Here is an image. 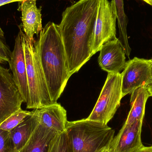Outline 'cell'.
<instances>
[{
    "mask_svg": "<svg viewBox=\"0 0 152 152\" xmlns=\"http://www.w3.org/2000/svg\"><path fill=\"white\" fill-rule=\"evenodd\" d=\"M99 0H79L62 12L58 25L70 76L90 58V43Z\"/></svg>",
    "mask_w": 152,
    "mask_h": 152,
    "instance_id": "1",
    "label": "cell"
},
{
    "mask_svg": "<svg viewBox=\"0 0 152 152\" xmlns=\"http://www.w3.org/2000/svg\"><path fill=\"white\" fill-rule=\"evenodd\" d=\"M34 47L52 102L55 103L71 77L58 25L48 22L34 42Z\"/></svg>",
    "mask_w": 152,
    "mask_h": 152,
    "instance_id": "2",
    "label": "cell"
},
{
    "mask_svg": "<svg viewBox=\"0 0 152 152\" xmlns=\"http://www.w3.org/2000/svg\"><path fill=\"white\" fill-rule=\"evenodd\" d=\"M66 132L73 152H101L110 146L115 134L108 125L87 119L68 121Z\"/></svg>",
    "mask_w": 152,
    "mask_h": 152,
    "instance_id": "3",
    "label": "cell"
},
{
    "mask_svg": "<svg viewBox=\"0 0 152 152\" xmlns=\"http://www.w3.org/2000/svg\"><path fill=\"white\" fill-rule=\"evenodd\" d=\"M24 44L29 89V100L26 108L35 109L52 104L45 78L35 52L34 42L25 34Z\"/></svg>",
    "mask_w": 152,
    "mask_h": 152,
    "instance_id": "4",
    "label": "cell"
},
{
    "mask_svg": "<svg viewBox=\"0 0 152 152\" xmlns=\"http://www.w3.org/2000/svg\"><path fill=\"white\" fill-rule=\"evenodd\" d=\"M120 73H108L99 98L87 119L107 125L120 106L122 99Z\"/></svg>",
    "mask_w": 152,
    "mask_h": 152,
    "instance_id": "5",
    "label": "cell"
},
{
    "mask_svg": "<svg viewBox=\"0 0 152 152\" xmlns=\"http://www.w3.org/2000/svg\"><path fill=\"white\" fill-rule=\"evenodd\" d=\"M117 20L114 1L99 0L94 29L90 43L91 56L99 51L105 43L117 38Z\"/></svg>",
    "mask_w": 152,
    "mask_h": 152,
    "instance_id": "6",
    "label": "cell"
},
{
    "mask_svg": "<svg viewBox=\"0 0 152 152\" xmlns=\"http://www.w3.org/2000/svg\"><path fill=\"white\" fill-rule=\"evenodd\" d=\"M122 97L142 86L152 84L150 60L135 57L126 63L121 74Z\"/></svg>",
    "mask_w": 152,
    "mask_h": 152,
    "instance_id": "7",
    "label": "cell"
},
{
    "mask_svg": "<svg viewBox=\"0 0 152 152\" xmlns=\"http://www.w3.org/2000/svg\"><path fill=\"white\" fill-rule=\"evenodd\" d=\"M24 102L12 74L0 66V125L21 109Z\"/></svg>",
    "mask_w": 152,
    "mask_h": 152,
    "instance_id": "8",
    "label": "cell"
},
{
    "mask_svg": "<svg viewBox=\"0 0 152 152\" xmlns=\"http://www.w3.org/2000/svg\"><path fill=\"white\" fill-rule=\"evenodd\" d=\"M19 32L15 38L14 49L11 53L9 61L10 69L24 102L29 100V89L27 77L26 65L24 49V33L22 24L19 26Z\"/></svg>",
    "mask_w": 152,
    "mask_h": 152,
    "instance_id": "9",
    "label": "cell"
},
{
    "mask_svg": "<svg viewBox=\"0 0 152 152\" xmlns=\"http://www.w3.org/2000/svg\"><path fill=\"white\" fill-rule=\"evenodd\" d=\"M143 120L132 125H123L111 143V152H137L144 147L141 139Z\"/></svg>",
    "mask_w": 152,
    "mask_h": 152,
    "instance_id": "10",
    "label": "cell"
},
{
    "mask_svg": "<svg viewBox=\"0 0 152 152\" xmlns=\"http://www.w3.org/2000/svg\"><path fill=\"white\" fill-rule=\"evenodd\" d=\"M98 62L102 70L111 74L120 73L126 66V53L118 38L105 43L100 49Z\"/></svg>",
    "mask_w": 152,
    "mask_h": 152,
    "instance_id": "11",
    "label": "cell"
},
{
    "mask_svg": "<svg viewBox=\"0 0 152 152\" xmlns=\"http://www.w3.org/2000/svg\"><path fill=\"white\" fill-rule=\"evenodd\" d=\"M35 110L39 124L58 133L66 131L68 121L66 111L60 104L55 103Z\"/></svg>",
    "mask_w": 152,
    "mask_h": 152,
    "instance_id": "12",
    "label": "cell"
},
{
    "mask_svg": "<svg viewBox=\"0 0 152 152\" xmlns=\"http://www.w3.org/2000/svg\"><path fill=\"white\" fill-rule=\"evenodd\" d=\"M20 2L19 10L21 11L23 31L26 36L34 42V35H38L42 29L41 8H38L35 0Z\"/></svg>",
    "mask_w": 152,
    "mask_h": 152,
    "instance_id": "13",
    "label": "cell"
},
{
    "mask_svg": "<svg viewBox=\"0 0 152 152\" xmlns=\"http://www.w3.org/2000/svg\"><path fill=\"white\" fill-rule=\"evenodd\" d=\"M57 133L39 124L19 152H48L50 144Z\"/></svg>",
    "mask_w": 152,
    "mask_h": 152,
    "instance_id": "14",
    "label": "cell"
},
{
    "mask_svg": "<svg viewBox=\"0 0 152 152\" xmlns=\"http://www.w3.org/2000/svg\"><path fill=\"white\" fill-rule=\"evenodd\" d=\"M38 124V116L35 110L34 109L30 115L10 131L12 139L18 151L29 140Z\"/></svg>",
    "mask_w": 152,
    "mask_h": 152,
    "instance_id": "15",
    "label": "cell"
},
{
    "mask_svg": "<svg viewBox=\"0 0 152 152\" xmlns=\"http://www.w3.org/2000/svg\"><path fill=\"white\" fill-rule=\"evenodd\" d=\"M150 96L146 86L138 88L132 92L130 98V110L124 124L131 125L137 121L143 119L145 105Z\"/></svg>",
    "mask_w": 152,
    "mask_h": 152,
    "instance_id": "16",
    "label": "cell"
},
{
    "mask_svg": "<svg viewBox=\"0 0 152 152\" xmlns=\"http://www.w3.org/2000/svg\"><path fill=\"white\" fill-rule=\"evenodd\" d=\"M115 3L117 12V20L119 30V41L121 42L125 53L127 56H129L131 52V49L129 45L127 34L128 18L124 11V0H113Z\"/></svg>",
    "mask_w": 152,
    "mask_h": 152,
    "instance_id": "17",
    "label": "cell"
},
{
    "mask_svg": "<svg viewBox=\"0 0 152 152\" xmlns=\"http://www.w3.org/2000/svg\"><path fill=\"white\" fill-rule=\"evenodd\" d=\"M48 152H73L70 140L66 131L57 133L50 144Z\"/></svg>",
    "mask_w": 152,
    "mask_h": 152,
    "instance_id": "18",
    "label": "cell"
},
{
    "mask_svg": "<svg viewBox=\"0 0 152 152\" xmlns=\"http://www.w3.org/2000/svg\"><path fill=\"white\" fill-rule=\"evenodd\" d=\"M31 112L22 110L21 108L19 109L0 125V129L10 132L30 115Z\"/></svg>",
    "mask_w": 152,
    "mask_h": 152,
    "instance_id": "19",
    "label": "cell"
},
{
    "mask_svg": "<svg viewBox=\"0 0 152 152\" xmlns=\"http://www.w3.org/2000/svg\"><path fill=\"white\" fill-rule=\"evenodd\" d=\"M0 152H19L15 147L10 132L1 129Z\"/></svg>",
    "mask_w": 152,
    "mask_h": 152,
    "instance_id": "20",
    "label": "cell"
},
{
    "mask_svg": "<svg viewBox=\"0 0 152 152\" xmlns=\"http://www.w3.org/2000/svg\"><path fill=\"white\" fill-rule=\"evenodd\" d=\"M10 55L9 49L0 39V64L9 63Z\"/></svg>",
    "mask_w": 152,
    "mask_h": 152,
    "instance_id": "21",
    "label": "cell"
},
{
    "mask_svg": "<svg viewBox=\"0 0 152 152\" xmlns=\"http://www.w3.org/2000/svg\"><path fill=\"white\" fill-rule=\"evenodd\" d=\"M16 2V0H0V7L9 3Z\"/></svg>",
    "mask_w": 152,
    "mask_h": 152,
    "instance_id": "22",
    "label": "cell"
},
{
    "mask_svg": "<svg viewBox=\"0 0 152 152\" xmlns=\"http://www.w3.org/2000/svg\"><path fill=\"white\" fill-rule=\"evenodd\" d=\"M137 152H152V146L150 147H143L141 150Z\"/></svg>",
    "mask_w": 152,
    "mask_h": 152,
    "instance_id": "23",
    "label": "cell"
},
{
    "mask_svg": "<svg viewBox=\"0 0 152 152\" xmlns=\"http://www.w3.org/2000/svg\"><path fill=\"white\" fill-rule=\"evenodd\" d=\"M147 90L150 94V96H152V84L147 87Z\"/></svg>",
    "mask_w": 152,
    "mask_h": 152,
    "instance_id": "24",
    "label": "cell"
},
{
    "mask_svg": "<svg viewBox=\"0 0 152 152\" xmlns=\"http://www.w3.org/2000/svg\"><path fill=\"white\" fill-rule=\"evenodd\" d=\"M110 146H107L104 148L101 152H111Z\"/></svg>",
    "mask_w": 152,
    "mask_h": 152,
    "instance_id": "25",
    "label": "cell"
},
{
    "mask_svg": "<svg viewBox=\"0 0 152 152\" xmlns=\"http://www.w3.org/2000/svg\"><path fill=\"white\" fill-rule=\"evenodd\" d=\"M142 1L152 6V0H142Z\"/></svg>",
    "mask_w": 152,
    "mask_h": 152,
    "instance_id": "26",
    "label": "cell"
},
{
    "mask_svg": "<svg viewBox=\"0 0 152 152\" xmlns=\"http://www.w3.org/2000/svg\"><path fill=\"white\" fill-rule=\"evenodd\" d=\"M4 36V33L0 27V37H3Z\"/></svg>",
    "mask_w": 152,
    "mask_h": 152,
    "instance_id": "27",
    "label": "cell"
},
{
    "mask_svg": "<svg viewBox=\"0 0 152 152\" xmlns=\"http://www.w3.org/2000/svg\"><path fill=\"white\" fill-rule=\"evenodd\" d=\"M150 63H151V75L152 76V59L150 60Z\"/></svg>",
    "mask_w": 152,
    "mask_h": 152,
    "instance_id": "28",
    "label": "cell"
},
{
    "mask_svg": "<svg viewBox=\"0 0 152 152\" xmlns=\"http://www.w3.org/2000/svg\"><path fill=\"white\" fill-rule=\"evenodd\" d=\"M28 1V0H16V1H19V2H21L22 1ZM35 1H37V0H35Z\"/></svg>",
    "mask_w": 152,
    "mask_h": 152,
    "instance_id": "29",
    "label": "cell"
},
{
    "mask_svg": "<svg viewBox=\"0 0 152 152\" xmlns=\"http://www.w3.org/2000/svg\"></svg>",
    "mask_w": 152,
    "mask_h": 152,
    "instance_id": "30",
    "label": "cell"
}]
</instances>
